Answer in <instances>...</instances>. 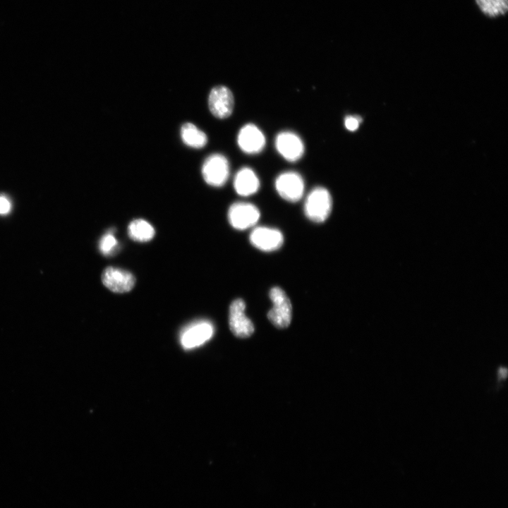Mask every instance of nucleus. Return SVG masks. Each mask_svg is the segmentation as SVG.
I'll use <instances>...</instances> for the list:
<instances>
[{
	"label": "nucleus",
	"instance_id": "f257e3e1",
	"mask_svg": "<svg viewBox=\"0 0 508 508\" xmlns=\"http://www.w3.org/2000/svg\"><path fill=\"white\" fill-rule=\"evenodd\" d=\"M332 208V196L323 187L313 188L308 195L304 204L306 217L315 223L324 222L330 215Z\"/></svg>",
	"mask_w": 508,
	"mask_h": 508
},
{
	"label": "nucleus",
	"instance_id": "f03ea898",
	"mask_svg": "<svg viewBox=\"0 0 508 508\" xmlns=\"http://www.w3.org/2000/svg\"><path fill=\"white\" fill-rule=\"evenodd\" d=\"M269 296L273 306L267 313L268 320L278 329L286 328L292 318V306L288 296L279 286L272 287Z\"/></svg>",
	"mask_w": 508,
	"mask_h": 508
},
{
	"label": "nucleus",
	"instance_id": "7ed1b4c3",
	"mask_svg": "<svg viewBox=\"0 0 508 508\" xmlns=\"http://www.w3.org/2000/svg\"><path fill=\"white\" fill-rule=\"evenodd\" d=\"M202 175L205 181L212 186L224 185L229 176V163L221 154H212L204 161Z\"/></svg>",
	"mask_w": 508,
	"mask_h": 508
},
{
	"label": "nucleus",
	"instance_id": "20e7f679",
	"mask_svg": "<svg viewBox=\"0 0 508 508\" xmlns=\"http://www.w3.org/2000/svg\"><path fill=\"white\" fill-rule=\"evenodd\" d=\"M260 217L257 207L248 202H235L229 208L227 217L231 226L245 230L255 225Z\"/></svg>",
	"mask_w": 508,
	"mask_h": 508
},
{
	"label": "nucleus",
	"instance_id": "39448f33",
	"mask_svg": "<svg viewBox=\"0 0 508 508\" xmlns=\"http://www.w3.org/2000/svg\"><path fill=\"white\" fill-rule=\"evenodd\" d=\"M246 303L243 300H234L229 310V325L231 332L236 337L244 339L250 337L254 332L252 321L246 315Z\"/></svg>",
	"mask_w": 508,
	"mask_h": 508
},
{
	"label": "nucleus",
	"instance_id": "423d86ee",
	"mask_svg": "<svg viewBox=\"0 0 508 508\" xmlns=\"http://www.w3.org/2000/svg\"><path fill=\"white\" fill-rule=\"evenodd\" d=\"M275 188L283 199L296 202L303 195L304 181L298 173L292 171H285L276 179Z\"/></svg>",
	"mask_w": 508,
	"mask_h": 508
},
{
	"label": "nucleus",
	"instance_id": "0eeeda50",
	"mask_svg": "<svg viewBox=\"0 0 508 508\" xmlns=\"http://www.w3.org/2000/svg\"><path fill=\"white\" fill-rule=\"evenodd\" d=\"M214 327L207 320H198L188 325L181 332V344L185 349L198 347L212 336Z\"/></svg>",
	"mask_w": 508,
	"mask_h": 508
},
{
	"label": "nucleus",
	"instance_id": "6e6552de",
	"mask_svg": "<svg viewBox=\"0 0 508 508\" xmlns=\"http://www.w3.org/2000/svg\"><path fill=\"white\" fill-rule=\"evenodd\" d=\"M209 109L218 119L229 117L234 109V98L231 91L226 86L214 87L208 97Z\"/></svg>",
	"mask_w": 508,
	"mask_h": 508
},
{
	"label": "nucleus",
	"instance_id": "1a4fd4ad",
	"mask_svg": "<svg viewBox=\"0 0 508 508\" xmlns=\"http://www.w3.org/2000/svg\"><path fill=\"white\" fill-rule=\"evenodd\" d=\"M249 240L250 243L258 250L272 252L278 250L282 246L284 236L277 229L258 226L251 231Z\"/></svg>",
	"mask_w": 508,
	"mask_h": 508
},
{
	"label": "nucleus",
	"instance_id": "9d476101",
	"mask_svg": "<svg viewBox=\"0 0 508 508\" xmlns=\"http://www.w3.org/2000/svg\"><path fill=\"white\" fill-rule=\"evenodd\" d=\"M102 281L110 291L114 293H126L133 288L135 279L130 272L110 266L104 270Z\"/></svg>",
	"mask_w": 508,
	"mask_h": 508
},
{
	"label": "nucleus",
	"instance_id": "9b49d317",
	"mask_svg": "<svg viewBox=\"0 0 508 508\" xmlns=\"http://www.w3.org/2000/svg\"><path fill=\"white\" fill-rule=\"evenodd\" d=\"M278 152L289 162H296L304 153V144L301 138L294 132L282 131L275 139Z\"/></svg>",
	"mask_w": 508,
	"mask_h": 508
},
{
	"label": "nucleus",
	"instance_id": "f8f14e48",
	"mask_svg": "<svg viewBox=\"0 0 508 508\" xmlns=\"http://www.w3.org/2000/svg\"><path fill=\"white\" fill-rule=\"evenodd\" d=\"M237 142L243 152L247 154H256L263 150L265 138L258 127L253 123H248L240 129Z\"/></svg>",
	"mask_w": 508,
	"mask_h": 508
},
{
	"label": "nucleus",
	"instance_id": "ddd939ff",
	"mask_svg": "<svg viewBox=\"0 0 508 508\" xmlns=\"http://www.w3.org/2000/svg\"><path fill=\"white\" fill-rule=\"evenodd\" d=\"M234 187L239 195L249 196L258 190L260 181L253 169L249 167H243L235 175Z\"/></svg>",
	"mask_w": 508,
	"mask_h": 508
},
{
	"label": "nucleus",
	"instance_id": "4468645a",
	"mask_svg": "<svg viewBox=\"0 0 508 508\" xmlns=\"http://www.w3.org/2000/svg\"><path fill=\"white\" fill-rule=\"evenodd\" d=\"M183 142L193 148H202L207 143L206 134L192 123H185L181 128Z\"/></svg>",
	"mask_w": 508,
	"mask_h": 508
},
{
	"label": "nucleus",
	"instance_id": "2eb2a0df",
	"mask_svg": "<svg viewBox=\"0 0 508 508\" xmlns=\"http://www.w3.org/2000/svg\"><path fill=\"white\" fill-rule=\"evenodd\" d=\"M129 237L137 242H147L152 240L155 231L154 227L147 221L141 219L133 220L128 225Z\"/></svg>",
	"mask_w": 508,
	"mask_h": 508
},
{
	"label": "nucleus",
	"instance_id": "dca6fc26",
	"mask_svg": "<svg viewBox=\"0 0 508 508\" xmlns=\"http://www.w3.org/2000/svg\"><path fill=\"white\" fill-rule=\"evenodd\" d=\"M481 11L489 17L504 15L508 10V0H476Z\"/></svg>",
	"mask_w": 508,
	"mask_h": 508
},
{
	"label": "nucleus",
	"instance_id": "f3484780",
	"mask_svg": "<svg viewBox=\"0 0 508 508\" xmlns=\"http://www.w3.org/2000/svg\"><path fill=\"white\" fill-rule=\"evenodd\" d=\"M117 248L118 241L111 232L102 236L99 242V249L103 255H112Z\"/></svg>",
	"mask_w": 508,
	"mask_h": 508
},
{
	"label": "nucleus",
	"instance_id": "a211bd4d",
	"mask_svg": "<svg viewBox=\"0 0 508 508\" xmlns=\"http://www.w3.org/2000/svg\"><path fill=\"white\" fill-rule=\"evenodd\" d=\"M360 119L356 116H346L344 121L346 128L349 131H355L358 128Z\"/></svg>",
	"mask_w": 508,
	"mask_h": 508
},
{
	"label": "nucleus",
	"instance_id": "6ab92c4d",
	"mask_svg": "<svg viewBox=\"0 0 508 508\" xmlns=\"http://www.w3.org/2000/svg\"><path fill=\"white\" fill-rule=\"evenodd\" d=\"M11 209L10 200L6 196L0 195V214H7L10 212Z\"/></svg>",
	"mask_w": 508,
	"mask_h": 508
}]
</instances>
